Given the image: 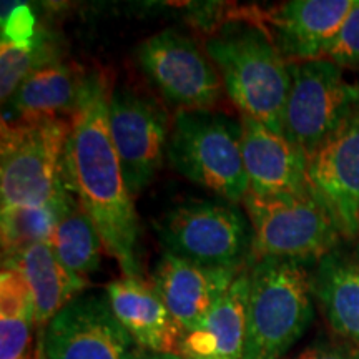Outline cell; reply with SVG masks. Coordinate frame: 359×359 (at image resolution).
<instances>
[{"label":"cell","mask_w":359,"mask_h":359,"mask_svg":"<svg viewBox=\"0 0 359 359\" xmlns=\"http://www.w3.org/2000/svg\"><path fill=\"white\" fill-rule=\"evenodd\" d=\"M111 88L103 72H85L70 116L62 172L67 188L97 226L105 251L118 262L123 276L142 278L138 217L110 135Z\"/></svg>","instance_id":"6da1fadb"},{"label":"cell","mask_w":359,"mask_h":359,"mask_svg":"<svg viewBox=\"0 0 359 359\" xmlns=\"http://www.w3.org/2000/svg\"><path fill=\"white\" fill-rule=\"evenodd\" d=\"M206 55L217 67L224 92L241 115L283 133L291 87L290 62L262 22L235 19L206 40Z\"/></svg>","instance_id":"7a4b0ae2"},{"label":"cell","mask_w":359,"mask_h":359,"mask_svg":"<svg viewBox=\"0 0 359 359\" xmlns=\"http://www.w3.org/2000/svg\"><path fill=\"white\" fill-rule=\"evenodd\" d=\"M311 271L290 258L253 259L243 359H283L313 321Z\"/></svg>","instance_id":"3957f363"},{"label":"cell","mask_w":359,"mask_h":359,"mask_svg":"<svg viewBox=\"0 0 359 359\" xmlns=\"http://www.w3.org/2000/svg\"><path fill=\"white\" fill-rule=\"evenodd\" d=\"M241 120L217 110H178L167 156L172 167L218 198L243 205L250 183L243 163Z\"/></svg>","instance_id":"277c9868"},{"label":"cell","mask_w":359,"mask_h":359,"mask_svg":"<svg viewBox=\"0 0 359 359\" xmlns=\"http://www.w3.org/2000/svg\"><path fill=\"white\" fill-rule=\"evenodd\" d=\"M70 118L4 122L0 137L2 208L47 205L64 187Z\"/></svg>","instance_id":"5b68a950"},{"label":"cell","mask_w":359,"mask_h":359,"mask_svg":"<svg viewBox=\"0 0 359 359\" xmlns=\"http://www.w3.org/2000/svg\"><path fill=\"white\" fill-rule=\"evenodd\" d=\"M167 253L206 266H245L251 257V224L231 201L188 200L168 210L156 224Z\"/></svg>","instance_id":"8992f818"},{"label":"cell","mask_w":359,"mask_h":359,"mask_svg":"<svg viewBox=\"0 0 359 359\" xmlns=\"http://www.w3.org/2000/svg\"><path fill=\"white\" fill-rule=\"evenodd\" d=\"M290 74L283 133L309 158L359 114V85L327 58L294 62Z\"/></svg>","instance_id":"52a82bcc"},{"label":"cell","mask_w":359,"mask_h":359,"mask_svg":"<svg viewBox=\"0 0 359 359\" xmlns=\"http://www.w3.org/2000/svg\"><path fill=\"white\" fill-rule=\"evenodd\" d=\"M243 206L253 233V259L273 257L316 264L343 241L334 222L311 193L280 196L248 193Z\"/></svg>","instance_id":"ba28073f"},{"label":"cell","mask_w":359,"mask_h":359,"mask_svg":"<svg viewBox=\"0 0 359 359\" xmlns=\"http://www.w3.org/2000/svg\"><path fill=\"white\" fill-rule=\"evenodd\" d=\"M110 135L125 185L137 196L156 178L167 156L172 127L163 105L127 85L111 88Z\"/></svg>","instance_id":"9c48e42d"},{"label":"cell","mask_w":359,"mask_h":359,"mask_svg":"<svg viewBox=\"0 0 359 359\" xmlns=\"http://www.w3.org/2000/svg\"><path fill=\"white\" fill-rule=\"evenodd\" d=\"M137 60L160 95L178 110H215L222 97L217 67L195 40L163 30L138 45Z\"/></svg>","instance_id":"30bf717a"},{"label":"cell","mask_w":359,"mask_h":359,"mask_svg":"<svg viewBox=\"0 0 359 359\" xmlns=\"http://www.w3.org/2000/svg\"><path fill=\"white\" fill-rule=\"evenodd\" d=\"M142 353L105 293L79 294L45 326V359H137Z\"/></svg>","instance_id":"8fae6325"},{"label":"cell","mask_w":359,"mask_h":359,"mask_svg":"<svg viewBox=\"0 0 359 359\" xmlns=\"http://www.w3.org/2000/svg\"><path fill=\"white\" fill-rule=\"evenodd\" d=\"M306 175L343 240H359V114L309 156Z\"/></svg>","instance_id":"7c38bea8"},{"label":"cell","mask_w":359,"mask_h":359,"mask_svg":"<svg viewBox=\"0 0 359 359\" xmlns=\"http://www.w3.org/2000/svg\"><path fill=\"white\" fill-rule=\"evenodd\" d=\"M354 2L291 0L269 8L262 24L290 64L323 60L327 58Z\"/></svg>","instance_id":"4fadbf2b"},{"label":"cell","mask_w":359,"mask_h":359,"mask_svg":"<svg viewBox=\"0 0 359 359\" xmlns=\"http://www.w3.org/2000/svg\"><path fill=\"white\" fill-rule=\"evenodd\" d=\"M245 266H206L165 251L150 283L185 334L223 298Z\"/></svg>","instance_id":"5bb4252c"},{"label":"cell","mask_w":359,"mask_h":359,"mask_svg":"<svg viewBox=\"0 0 359 359\" xmlns=\"http://www.w3.org/2000/svg\"><path fill=\"white\" fill-rule=\"evenodd\" d=\"M243 163L250 193L257 196L304 195L308 188V156L285 135L273 132L251 116L241 115Z\"/></svg>","instance_id":"9a60e30c"},{"label":"cell","mask_w":359,"mask_h":359,"mask_svg":"<svg viewBox=\"0 0 359 359\" xmlns=\"http://www.w3.org/2000/svg\"><path fill=\"white\" fill-rule=\"evenodd\" d=\"M110 308L143 351L180 354L183 330L151 283L123 276L105 286Z\"/></svg>","instance_id":"2e32d148"},{"label":"cell","mask_w":359,"mask_h":359,"mask_svg":"<svg viewBox=\"0 0 359 359\" xmlns=\"http://www.w3.org/2000/svg\"><path fill=\"white\" fill-rule=\"evenodd\" d=\"M311 290L334 334L359 346V240H343L314 264Z\"/></svg>","instance_id":"e0dca14e"},{"label":"cell","mask_w":359,"mask_h":359,"mask_svg":"<svg viewBox=\"0 0 359 359\" xmlns=\"http://www.w3.org/2000/svg\"><path fill=\"white\" fill-rule=\"evenodd\" d=\"M251 264L253 262L241 269L231 288L203 320L183 334L178 356L183 359H243Z\"/></svg>","instance_id":"ac0fdd59"},{"label":"cell","mask_w":359,"mask_h":359,"mask_svg":"<svg viewBox=\"0 0 359 359\" xmlns=\"http://www.w3.org/2000/svg\"><path fill=\"white\" fill-rule=\"evenodd\" d=\"M85 74L75 65L57 60L27 77L7 100L4 122L72 116L77 107Z\"/></svg>","instance_id":"d6986e66"},{"label":"cell","mask_w":359,"mask_h":359,"mask_svg":"<svg viewBox=\"0 0 359 359\" xmlns=\"http://www.w3.org/2000/svg\"><path fill=\"white\" fill-rule=\"evenodd\" d=\"M12 264L24 275L35 306V321L47 326L52 318L72 299L83 293L87 280L69 271L48 243L29 246L19 255L2 262Z\"/></svg>","instance_id":"ffe728a7"},{"label":"cell","mask_w":359,"mask_h":359,"mask_svg":"<svg viewBox=\"0 0 359 359\" xmlns=\"http://www.w3.org/2000/svg\"><path fill=\"white\" fill-rule=\"evenodd\" d=\"M35 306L22 273L2 264L0 275V359H27L30 354Z\"/></svg>","instance_id":"44dd1931"},{"label":"cell","mask_w":359,"mask_h":359,"mask_svg":"<svg viewBox=\"0 0 359 359\" xmlns=\"http://www.w3.org/2000/svg\"><path fill=\"white\" fill-rule=\"evenodd\" d=\"M75 196L64 187L42 206L2 208V259L7 262L29 246L48 243L57 223L69 210Z\"/></svg>","instance_id":"7402d4cb"},{"label":"cell","mask_w":359,"mask_h":359,"mask_svg":"<svg viewBox=\"0 0 359 359\" xmlns=\"http://www.w3.org/2000/svg\"><path fill=\"white\" fill-rule=\"evenodd\" d=\"M48 245L69 271L82 278L95 271L105 250L100 233L77 198L57 223Z\"/></svg>","instance_id":"603a6c76"},{"label":"cell","mask_w":359,"mask_h":359,"mask_svg":"<svg viewBox=\"0 0 359 359\" xmlns=\"http://www.w3.org/2000/svg\"><path fill=\"white\" fill-rule=\"evenodd\" d=\"M57 50L43 34L30 40L2 39L0 47V97L6 103L20 83L40 67L57 62Z\"/></svg>","instance_id":"cb8c5ba5"},{"label":"cell","mask_w":359,"mask_h":359,"mask_svg":"<svg viewBox=\"0 0 359 359\" xmlns=\"http://www.w3.org/2000/svg\"><path fill=\"white\" fill-rule=\"evenodd\" d=\"M327 60L339 67H359V0L354 2L346 20L341 27Z\"/></svg>","instance_id":"d4e9b609"},{"label":"cell","mask_w":359,"mask_h":359,"mask_svg":"<svg viewBox=\"0 0 359 359\" xmlns=\"http://www.w3.org/2000/svg\"><path fill=\"white\" fill-rule=\"evenodd\" d=\"M291 359H359V346L344 339H318Z\"/></svg>","instance_id":"484cf974"},{"label":"cell","mask_w":359,"mask_h":359,"mask_svg":"<svg viewBox=\"0 0 359 359\" xmlns=\"http://www.w3.org/2000/svg\"><path fill=\"white\" fill-rule=\"evenodd\" d=\"M137 359H183L178 354H168V353H148L143 351Z\"/></svg>","instance_id":"4316f807"},{"label":"cell","mask_w":359,"mask_h":359,"mask_svg":"<svg viewBox=\"0 0 359 359\" xmlns=\"http://www.w3.org/2000/svg\"><path fill=\"white\" fill-rule=\"evenodd\" d=\"M27 359H34V356H29V358H27Z\"/></svg>","instance_id":"83f0119b"}]
</instances>
